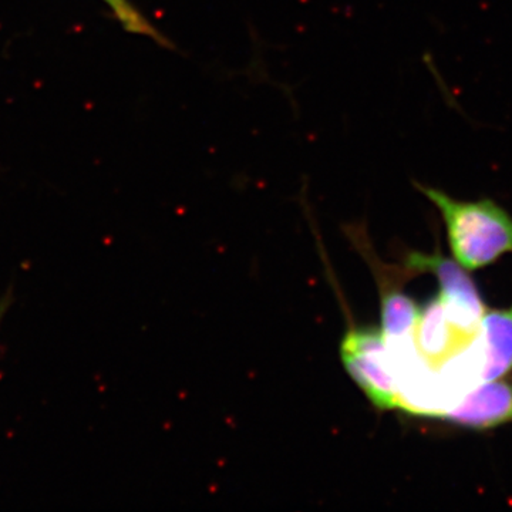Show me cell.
I'll return each mask as SVG.
<instances>
[{"instance_id":"cell-1","label":"cell","mask_w":512,"mask_h":512,"mask_svg":"<svg viewBox=\"0 0 512 512\" xmlns=\"http://www.w3.org/2000/svg\"><path fill=\"white\" fill-rule=\"evenodd\" d=\"M416 187L440 211L451 254L467 271L485 268L512 252V217L497 202L454 200L439 188Z\"/></svg>"},{"instance_id":"cell-2","label":"cell","mask_w":512,"mask_h":512,"mask_svg":"<svg viewBox=\"0 0 512 512\" xmlns=\"http://www.w3.org/2000/svg\"><path fill=\"white\" fill-rule=\"evenodd\" d=\"M382 329H353L340 345L346 372L380 412L400 409V387L387 355Z\"/></svg>"},{"instance_id":"cell-3","label":"cell","mask_w":512,"mask_h":512,"mask_svg":"<svg viewBox=\"0 0 512 512\" xmlns=\"http://www.w3.org/2000/svg\"><path fill=\"white\" fill-rule=\"evenodd\" d=\"M406 265L413 271L430 272L436 276L448 319L464 336L476 339L487 309L467 269L458 264L456 259L453 261L441 254L426 255L419 252H410Z\"/></svg>"},{"instance_id":"cell-4","label":"cell","mask_w":512,"mask_h":512,"mask_svg":"<svg viewBox=\"0 0 512 512\" xmlns=\"http://www.w3.org/2000/svg\"><path fill=\"white\" fill-rule=\"evenodd\" d=\"M441 417L454 426L473 430L512 423V382L501 379L484 382Z\"/></svg>"},{"instance_id":"cell-5","label":"cell","mask_w":512,"mask_h":512,"mask_svg":"<svg viewBox=\"0 0 512 512\" xmlns=\"http://www.w3.org/2000/svg\"><path fill=\"white\" fill-rule=\"evenodd\" d=\"M417 349L430 366L446 365L460 350L466 349L473 339L467 338L448 319L441 296L431 299L421 308L417 320Z\"/></svg>"},{"instance_id":"cell-6","label":"cell","mask_w":512,"mask_h":512,"mask_svg":"<svg viewBox=\"0 0 512 512\" xmlns=\"http://www.w3.org/2000/svg\"><path fill=\"white\" fill-rule=\"evenodd\" d=\"M477 338L480 339L481 380L503 379L512 370V306L485 311Z\"/></svg>"},{"instance_id":"cell-7","label":"cell","mask_w":512,"mask_h":512,"mask_svg":"<svg viewBox=\"0 0 512 512\" xmlns=\"http://www.w3.org/2000/svg\"><path fill=\"white\" fill-rule=\"evenodd\" d=\"M421 308L410 296L399 291H387L382 296V332L386 339L406 338L416 328Z\"/></svg>"},{"instance_id":"cell-8","label":"cell","mask_w":512,"mask_h":512,"mask_svg":"<svg viewBox=\"0 0 512 512\" xmlns=\"http://www.w3.org/2000/svg\"><path fill=\"white\" fill-rule=\"evenodd\" d=\"M103 2L109 6L114 18L126 32L150 37L157 45L175 50L173 42L167 39L130 0H103Z\"/></svg>"}]
</instances>
